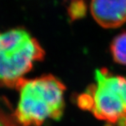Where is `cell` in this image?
Segmentation results:
<instances>
[{
	"mask_svg": "<svg viewBox=\"0 0 126 126\" xmlns=\"http://www.w3.org/2000/svg\"><path fill=\"white\" fill-rule=\"evenodd\" d=\"M16 88L20 97L14 118L20 126H41L63 116L66 86L57 77L47 74L23 79Z\"/></svg>",
	"mask_w": 126,
	"mask_h": 126,
	"instance_id": "1",
	"label": "cell"
},
{
	"mask_svg": "<svg viewBox=\"0 0 126 126\" xmlns=\"http://www.w3.org/2000/svg\"><path fill=\"white\" fill-rule=\"evenodd\" d=\"M94 79L77 97V105L99 120L120 123L126 116V78L101 68L94 71Z\"/></svg>",
	"mask_w": 126,
	"mask_h": 126,
	"instance_id": "2",
	"label": "cell"
},
{
	"mask_svg": "<svg viewBox=\"0 0 126 126\" xmlns=\"http://www.w3.org/2000/svg\"><path fill=\"white\" fill-rule=\"evenodd\" d=\"M39 41L22 27L0 34V86L16 88L34 64L44 58Z\"/></svg>",
	"mask_w": 126,
	"mask_h": 126,
	"instance_id": "3",
	"label": "cell"
},
{
	"mask_svg": "<svg viewBox=\"0 0 126 126\" xmlns=\"http://www.w3.org/2000/svg\"><path fill=\"white\" fill-rule=\"evenodd\" d=\"M90 12L101 27L113 29L126 23V0H91Z\"/></svg>",
	"mask_w": 126,
	"mask_h": 126,
	"instance_id": "4",
	"label": "cell"
},
{
	"mask_svg": "<svg viewBox=\"0 0 126 126\" xmlns=\"http://www.w3.org/2000/svg\"><path fill=\"white\" fill-rule=\"evenodd\" d=\"M110 52L115 63L126 66V32H122L113 39Z\"/></svg>",
	"mask_w": 126,
	"mask_h": 126,
	"instance_id": "5",
	"label": "cell"
},
{
	"mask_svg": "<svg viewBox=\"0 0 126 126\" xmlns=\"http://www.w3.org/2000/svg\"><path fill=\"white\" fill-rule=\"evenodd\" d=\"M87 4L85 0H69L67 11L72 22L81 20L87 14Z\"/></svg>",
	"mask_w": 126,
	"mask_h": 126,
	"instance_id": "6",
	"label": "cell"
},
{
	"mask_svg": "<svg viewBox=\"0 0 126 126\" xmlns=\"http://www.w3.org/2000/svg\"><path fill=\"white\" fill-rule=\"evenodd\" d=\"M120 123H121L122 126H126V117L123 118V120Z\"/></svg>",
	"mask_w": 126,
	"mask_h": 126,
	"instance_id": "7",
	"label": "cell"
}]
</instances>
